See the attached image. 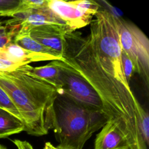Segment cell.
I'll return each instance as SVG.
<instances>
[{"instance_id":"2e32d148","label":"cell","mask_w":149,"mask_h":149,"mask_svg":"<svg viewBox=\"0 0 149 149\" xmlns=\"http://www.w3.org/2000/svg\"><path fill=\"white\" fill-rule=\"evenodd\" d=\"M48 0H23L20 1L19 6L15 13L30 9L45 8L48 7ZM15 14V13H14ZM13 14V15H14Z\"/></svg>"},{"instance_id":"5bb4252c","label":"cell","mask_w":149,"mask_h":149,"mask_svg":"<svg viewBox=\"0 0 149 149\" xmlns=\"http://www.w3.org/2000/svg\"><path fill=\"white\" fill-rule=\"evenodd\" d=\"M74 5L86 14L93 17L101 7L98 2L91 0L72 1Z\"/></svg>"},{"instance_id":"52a82bcc","label":"cell","mask_w":149,"mask_h":149,"mask_svg":"<svg viewBox=\"0 0 149 149\" xmlns=\"http://www.w3.org/2000/svg\"><path fill=\"white\" fill-rule=\"evenodd\" d=\"M73 31L67 25L48 24L30 29V37L45 47L62 53L65 36L68 32Z\"/></svg>"},{"instance_id":"44dd1931","label":"cell","mask_w":149,"mask_h":149,"mask_svg":"<svg viewBox=\"0 0 149 149\" xmlns=\"http://www.w3.org/2000/svg\"><path fill=\"white\" fill-rule=\"evenodd\" d=\"M12 142L17 149H34L31 144L26 140L15 139L12 140Z\"/></svg>"},{"instance_id":"ac0fdd59","label":"cell","mask_w":149,"mask_h":149,"mask_svg":"<svg viewBox=\"0 0 149 149\" xmlns=\"http://www.w3.org/2000/svg\"><path fill=\"white\" fill-rule=\"evenodd\" d=\"M22 66L9 59L4 54L3 49L0 51V72H10Z\"/></svg>"},{"instance_id":"7a4b0ae2","label":"cell","mask_w":149,"mask_h":149,"mask_svg":"<svg viewBox=\"0 0 149 149\" xmlns=\"http://www.w3.org/2000/svg\"><path fill=\"white\" fill-rule=\"evenodd\" d=\"M29 64L10 72H0V87L19 111L24 131L34 136L47 134L55 121L58 90L31 72Z\"/></svg>"},{"instance_id":"7402d4cb","label":"cell","mask_w":149,"mask_h":149,"mask_svg":"<svg viewBox=\"0 0 149 149\" xmlns=\"http://www.w3.org/2000/svg\"><path fill=\"white\" fill-rule=\"evenodd\" d=\"M44 149H57L56 146H54L50 142H46L44 145Z\"/></svg>"},{"instance_id":"30bf717a","label":"cell","mask_w":149,"mask_h":149,"mask_svg":"<svg viewBox=\"0 0 149 149\" xmlns=\"http://www.w3.org/2000/svg\"><path fill=\"white\" fill-rule=\"evenodd\" d=\"M2 49L4 54L9 59L20 65L29 64L34 62L63 60V58L31 52L23 49L13 42L7 44Z\"/></svg>"},{"instance_id":"4fadbf2b","label":"cell","mask_w":149,"mask_h":149,"mask_svg":"<svg viewBox=\"0 0 149 149\" xmlns=\"http://www.w3.org/2000/svg\"><path fill=\"white\" fill-rule=\"evenodd\" d=\"M31 70L34 74L42 78L52 84L57 88L59 94H62V81L59 69L52 61L45 66L38 67L31 66Z\"/></svg>"},{"instance_id":"cb8c5ba5","label":"cell","mask_w":149,"mask_h":149,"mask_svg":"<svg viewBox=\"0 0 149 149\" xmlns=\"http://www.w3.org/2000/svg\"><path fill=\"white\" fill-rule=\"evenodd\" d=\"M0 149H8V148H6L5 146H3L0 144Z\"/></svg>"},{"instance_id":"7c38bea8","label":"cell","mask_w":149,"mask_h":149,"mask_svg":"<svg viewBox=\"0 0 149 149\" xmlns=\"http://www.w3.org/2000/svg\"><path fill=\"white\" fill-rule=\"evenodd\" d=\"M23 122L10 112L0 108V139L24 131Z\"/></svg>"},{"instance_id":"9c48e42d","label":"cell","mask_w":149,"mask_h":149,"mask_svg":"<svg viewBox=\"0 0 149 149\" xmlns=\"http://www.w3.org/2000/svg\"><path fill=\"white\" fill-rule=\"evenodd\" d=\"M94 149H129V146L116 125L108 120L96 135Z\"/></svg>"},{"instance_id":"8fae6325","label":"cell","mask_w":149,"mask_h":149,"mask_svg":"<svg viewBox=\"0 0 149 149\" xmlns=\"http://www.w3.org/2000/svg\"><path fill=\"white\" fill-rule=\"evenodd\" d=\"M12 42L23 49L31 52L53 55L59 58H63L61 53L45 47L32 38L29 34V30L22 27L13 38Z\"/></svg>"},{"instance_id":"6da1fadb","label":"cell","mask_w":149,"mask_h":149,"mask_svg":"<svg viewBox=\"0 0 149 149\" xmlns=\"http://www.w3.org/2000/svg\"><path fill=\"white\" fill-rule=\"evenodd\" d=\"M63 60L92 87L102 101L104 113L126 139L129 149H148L140 129V119L145 109L130 86L115 79L104 67L92 36L71 31L65 36Z\"/></svg>"},{"instance_id":"d4e9b609","label":"cell","mask_w":149,"mask_h":149,"mask_svg":"<svg viewBox=\"0 0 149 149\" xmlns=\"http://www.w3.org/2000/svg\"><path fill=\"white\" fill-rule=\"evenodd\" d=\"M1 49H0V51H1Z\"/></svg>"},{"instance_id":"603a6c76","label":"cell","mask_w":149,"mask_h":149,"mask_svg":"<svg viewBox=\"0 0 149 149\" xmlns=\"http://www.w3.org/2000/svg\"><path fill=\"white\" fill-rule=\"evenodd\" d=\"M57 149H75L74 148H72L71 147L66 146H62L61 144H58L57 146H56Z\"/></svg>"},{"instance_id":"277c9868","label":"cell","mask_w":149,"mask_h":149,"mask_svg":"<svg viewBox=\"0 0 149 149\" xmlns=\"http://www.w3.org/2000/svg\"><path fill=\"white\" fill-rule=\"evenodd\" d=\"M121 49L131 60L134 72L148 87L149 80V40L135 24L115 17Z\"/></svg>"},{"instance_id":"ffe728a7","label":"cell","mask_w":149,"mask_h":149,"mask_svg":"<svg viewBox=\"0 0 149 149\" xmlns=\"http://www.w3.org/2000/svg\"><path fill=\"white\" fill-rule=\"evenodd\" d=\"M102 3H104V5L108 9H107L109 13H111L113 16L117 17H121L123 15V13L121 10H120L118 8L113 6L111 5L109 2L105 1H102Z\"/></svg>"},{"instance_id":"8992f818","label":"cell","mask_w":149,"mask_h":149,"mask_svg":"<svg viewBox=\"0 0 149 149\" xmlns=\"http://www.w3.org/2000/svg\"><path fill=\"white\" fill-rule=\"evenodd\" d=\"M48 8L63 20L72 31L90 24L93 16L88 15L76 6L72 1L48 0Z\"/></svg>"},{"instance_id":"9a60e30c","label":"cell","mask_w":149,"mask_h":149,"mask_svg":"<svg viewBox=\"0 0 149 149\" xmlns=\"http://www.w3.org/2000/svg\"><path fill=\"white\" fill-rule=\"evenodd\" d=\"M0 108L10 112L22 122L21 116L16 107L5 91L0 87Z\"/></svg>"},{"instance_id":"d6986e66","label":"cell","mask_w":149,"mask_h":149,"mask_svg":"<svg viewBox=\"0 0 149 149\" xmlns=\"http://www.w3.org/2000/svg\"><path fill=\"white\" fill-rule=\"evenodd\" d=\"M121 58H122V67L124 71V73L126 80L129 83H130V81L132 79V77L134 73V68L133 63L128 57L127 54L121 49Z\"/></svg>"},{"instance_id":"ba28073f","label":"cell","mask_w":149,"mask_h":149,"mask_svg":"<svg viewBox=\"0 0 149 149\" xmlns=\"http://www.w3.org/2000/svg\"><path fill=\"white\" fill-rule=\"evenodd\" d=\"M11 17L20 23L22 28L28 30L31 28L44 25H66L63 20L54 14L48 7L16 13Z\"/></svg>"},{"instance_id":"5b68a950","label":"cell","mask_w":149,"mask_h":149,"mask_svg":"<svg viewBox=\"0 0 149 149\" xmlns=\"http://www.w3.org/2000/svg\"><path fill=\"white\" fill-rule=\"evenodd\" d=\"M52 62L59 69L62 94L82 105L104 113L102 101L88 83L64 62Z\"/></svg>"},{"instance_id":"3957f363","label":"cell","mask_w":149,"mask_h":149,"mask_svg":"<svg viewBox=\"0 0 149 149\" xmlns=\"http://www.w3.org/2000/svg\"><path fill=\"white\" fill-rule=\"evenodd\" d=\"M52 130L59 144L83 149L86 141L107 122L102 112L82 105L63 94L55 101Z\"/></svg>"},{"instance_id":"e0dca14e","label":"cell","mask_w":149,"mask_h":149,"mask_svg":"<svg viewBox=\"0 0 149 149\" xmlns=\"http://www.w3.org/2000/svg\"><path fill=\"white\" fill-rule=\"evenodd\" d=\"M20 1L0 0V13L3 16H12L17 11Z\"/></svg>"}]
</instances>
